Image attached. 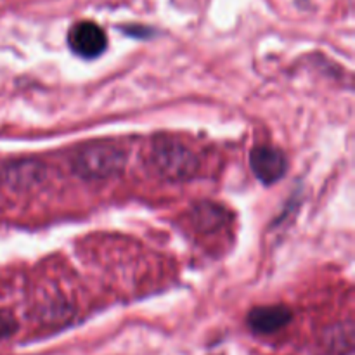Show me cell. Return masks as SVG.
I'll return each instance as SVG.
<instances>
[{
  "label": "cell",
  "mask_w": 355,
  "mask_h": 355,
  "mask_svg": "<svg viewBox=\"0 0 355 355\" xmlns=\"http://www.w3.org/2000/svg\"><path fill=\"white\" fill-rule=\"evenodd\" d=\"M291 321V312L284 305H266V307H257L250 312L248 324L253 331L269 335L284 328Z\"/></svg>",
  "instance_id": "obj_5"
},
{
  "label": "cell",
  "mask_w": 355,
  "mask_h": 355,
  "mask_svg": "<svg viewBox=\"0 0 355 355\" xmlns=\"http://www.w3.org/2000/svg\"><path fill=\"white\" fill-rule=\"evenodd\" d=\"M68 44L75 54L92 59L103 54L107 40L99 24L92 21H80L69 30Z\"/></svg>",
  "instance_id": "obj_3"
},
{
  "label": "cell",
  "mask_w": 355,
  "mask_h": 355,
  "mask_svg": "<svg viewBox=\"0 0 355 355\" xmlns=\"http://www.w3.org/2000/svg\"><path fill=\"white\" fill-rule=\"evenodd\" d=\"M151 159L159 175L170 180H187L198 172V158L186 144L162 137L151 149Z\"/></svg>",
  "instance_id": "obj_2"
},
{
  "label": "cell",
  "mask_w": 355,
  "mask_h": 355,
  "mask_svg": "<svg viewBox=\"0 0 355 355\" xmlns=\"http://www.w3.org/2000/svg\"><path fill=\"white\" fill-rule=\"evenodd\" d=\"M127 155L111 142H94L78 151L73 159V170L85 180H104L123 172Z\"/></svg>",
  "instance_id": "obj_1"
},
{
  "label": "cell",
  "mask_w": 355,
  "mask_h": 355,
  "mask_svg": "<svg viewBox=\"0 0 355 355\" xmlns=\"http://www.w3.org/2000/svg\"><path fill=\"white\" fill-rule=\"evenodd\" d=\"M250 165L257 179L263 184H274L286 173V158L272 146H259L250 155Z\"/></svg>",
  "instance_id": "obj_4"
},
{
  "label": "cell",
  "mask_w": 355,
  "mask_h": 355,
  "mask_svg": "<svg viewBox=\"0 0 355 355\" xmlns=\"http://www.w3.org/2000/svg\"><path fill=\"white\" fill-rule=\"evenodd\" d=\"M16 322H14L12 315L9 314H0V336H7L14 331Z\"/></svg>",
  "instance_id": "obj_7"
},
{
  "label": "cell",
  "mask_w": 355,
  "mask_h": 355,
  "mask_svg": "<svg viewBox=\"0 0 355 355\" xmlns=\"http://www.w3.org/2000/svg\"><path fill=\"white\" fill-rule=\"evenodd\" d=\"M7 186L12 189H28L44 179V166L35 162H19L7 166L3 173Z\"/></svg>",
  "instance_id": "obj_6"
}]
</instances>
